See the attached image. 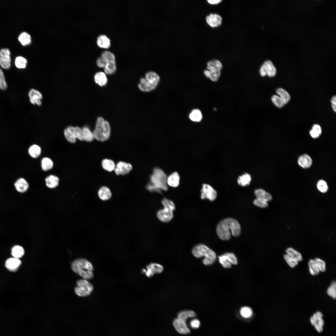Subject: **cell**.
<instances>
[{
	"mask_svg": "<svg viewBox=\"0 0 336 336\" xmlns=\"http://www.w3.org/2000/svg\"><path fill=\"white\" fill-rule=\"evenodd\" d=\"M145 78L148 82L156 86L160 80L159 76L156 72L152 71L146 72Z\"/></svg>",
	"mask_w": 336,
	"mask_h": 336,
	"instance_id": "cell-27",
	"label": "cell"
},
{
	"mask_svg": "<svg viewBox=\"0 0 336 336\" xmlns=\"http://www.w3.org/2000/svg\"><path fill=\"white\" fill-rule=\"evenodd\" d=\"M18 39L23 45L29 44L31 42L30 35L26 32H23L21 33L18 36Z\"/></svg>",
	"mask_w": 336,
	"mask_h": 336,
	"instance_id": "cell-39",
	"label": "cell"
},
{
	"mask_svg": "<svg viewBox=\"0 0 336 336\" xmlns=\"http://www.w3.org/2000/svg\"><path fill=\"white\" fill-rule=\"evenodd\" d=\"M74 272L86 280L91 279L93 277V266L91 262L86 259L79 258L74 259L71 264Z\"/></svg>",
	"mask_w": 336,
	"mask_h": 336,
	"instance_id": "cell-3",
	"label": "cell"
},
{
	"mask_svg": "<svg viewBox=\"0 0 336 336\" xmlns=\"http://www.w3.org/2000/svg\"><path fill=\"white\" fill-rule=\"evenodd\" d=\"M7 85L5 81L3 73L0 68V89L2 90H6Z\"/></svg>",
	"mask_w": 336,
	"mask_h": 336,
	"instance_id": "cell-52",
	"label": "cell"
},
{
	"mask_svg": "<svg viewBox=\"0 0 336 336\" xmlns=\"http://www.w3.org/2000/svg\"><path fill=\"white\" fill-rule=\"evenodd\" d=\"M161 203L163 208L157 211V217L161 222H170L174 217L173 212L175 209V204L172 201L166 198L162 199Z\"/></svg>",
	"mask_w": 336,
	"mask_h": 336,
	"instance_id": "cell-6",
	"label": "cell"
},
{
	"mask_svg": "<svg viewBox=\"0 0 336 336\" xmlns=\"http://www.w3.org/2000/svg\"><path fill=\"white\" fill-rule=\"evenodd\" d=\"M102 166L104 169L109 171L114 170L115 167V163L113 161L107 159L102 160Z\"/></svg>",
	"mask_w": 336,
	"mask_h": 336,
	"instance_id": "cell-40",
	"label": "cell"
},
{
	"mask_svg": "<svg viewBox=\"0 0 336 336\" xmlns=\"http://www.w3.org/2000/svg\"><path fill=\"white\" fill-rule=\"evenodd\" d=\"M277 93L279 96V97L282 100L285 104H287L290 99V96L289 94L284 89L282 88H278L276 90Z\"/></svg>",
	"mask_w": 336,
	"mask_h": 336,
	"instance_id": "cell-41",
	"label": "cell"
},
{
	"mask_svg": "<svg viewBox=\"0 0 336 336\" xmlns=\"http://www.w3.org/2000/svg\"><path fill=\"white\" fill-rule=\"evenodd\" d=\"M313 260L320 272H324L326 271V264L323 260L318 258H315Z\"/></svg>",
	"mask_w": 336,
	"mask_h": 336,
	"instance_id": "cell-44",
	"label": "cell"
},
{
	"mask_svg": "<svg viewBox=\"0 0 336 336\" xmlns=\"http://www.w3.org/2000/svg\"><path fill=\"white\" fill-rule=\"evenodd\" d=\"M271 100L274 104L278 108H282L285 104L281 98L277 95H273L271 98Z\"/></svg>",
	"mask_w": 336,
	"mask_h": 336,
	"instance_id": "cell-50",
	"label": "cell"
},
{
	"mask_svg": "<svg viewBox=\"0 0 336 336\" xmlns=\"http://www.w3.org/2000/svg\"><path fill=\"white\" fill-rule=\"evenodd\" d=\"M240 313L242 317L244 318H247L252 316L253 311L250 307L248 306H244L241 308Z\"/></svg>",
	"mask_w": 336,
	"mask_h": 336,
	"instance_id": "cell-47",
	"label": "cell"
},
{
	"mask_svg": "<svg viewBox=\"0 0 336 336\" xmlns=\"http://www.w3.org/2000/svg\"><path fill=\"white\" fill-rule=\"evenodd\" d=\"M200 198L202 199L205 198L212 201L216 198L217 192L210 185L204 184H203L201 189Z\"/></svg>",
	"mask_w": 336,
	"mask_h": 336,
	"instance_id": "cell-11",
	"label": "cell"
},
{
	"mask_svg": "<svg viewBox=\"0 0 336 336\" xmlns=\"http://www.w3.org/2000/svg\"><path fill=\"white\" fill-rule=\"evenodd\" d=\"M138 86L140 91L144 92L151 91L155 89L157 87L156 86L148 82L145 78L143 77L140 79Z\"/></svg>",
	"mask_w": 336,
	"mask_h": 336,
	"instance_id": "cell-20",
	"label": "cell"
},
{
	"mask_svg": "<svg viewBox=\"0 0 336 336\" xmlns=\"http://www.w3.org/2000/svg\"><path fill=\"white\" fill-rule=\"evenodd\" d=\"M132 169V166L130 164L120 161L116 164L114 170L117 175H125L128 173Z\"/></svg>",
	"mask_w": 336,
	"mask_h": 336,
	"instance_id": "cell-15",
	"label": "cell"
},
{
	"mask_svg": "<svg viewBox=\"0 0 336 336\" xmlns=\"http://www.w3.org/2000/svg\"><path fill=\"white\" fill-rule=\"evenodd\" d=\"M200 325V321L198 319L192 320L190 323V327L193 329H196L199 328Z\"/></svg>",
	"mask_w": 336,
	"mask_h": 336,
	"instance_id": "cell-55",
	"label": "cell"
},
{
	"mask_svg": "<svg viewBox=\"0 0 336 336\" xmlns=\"http://www.w3.org/2000/svg\"><path fill=\"white\" fill-rule=\"evenodd\" d=\"M163 267L160 264L152 263L149 264L147 266L145 274L147 276L151 277L156 273H161L163 270Z\"/></svg>",
	"mask_w": 336,
	"mask_h": 336,
	"instance_id": "cell-17",
	"label": "cell"
},
{
	"mask_svg": "<svg viewBox=\"0 0 336 336\" xmlns=\"http://www.w3.org/2000/svg\"><path fill=\"white\" fill-rule=\"evenodd\" d=\"M283 257L288 265L291 268H294L298 264V262L287 254H284Z\"/></svg>",
	"mask_w": 336,
	"mask_h": 336,
	"instance_id": "cell-51",
	"label": "cell"
},
{
	"mask_svg": "<svg viewBox=\"0 0 336 336\" xmlns=\"http://www.w3.org/2000/svg\"><path fill=\"white\" fill-rule=\"evenodd\" d=\"M259 73L262 77L268 75L269 77H273L276 73V69L272 62L268 60L264 62L261 67Z\"/></svg>",
	"mask_w": 336,
	"mask_h": 336,
	"instance_id": "cell-12",
	"label": "cell"
},
{
	"mask_svg": "<svg viewBox=\"0 0 336 336\" xmlns=\"http://www.w3.org/2000/svg\"><path fill=\"white\" fill-rule=\"evenodd\" d=\"M253 203L256 206L263 208L267 207L268 205V202L257 198L254 200Z\"/></svg>",
	"mask_w": 336,
	"mask_h": 336,
	"instance_id": "cell-53",
	"label": "cell"
},
{
	"mask_svg": "<svg viewBox=\"0 0 336 336\" xmlns=\"http://www.w3.org/2000/svg\"><path fill=\"white\" fill-rule=\"evenodd\" d=\"M218 257L219 262L225 268H230L232 264L236 265L238 263L237 258L232 253H226Z\"/></svg>",
	"mask_w": 336,
	"mask_h": 336,
	"instance_id": "cell-10",
	"label": "cell"
},
{
	"mask_svg": "<svg viewBox=\"0 0 336 336\" xmlns=\"http://www.w3.org/2000/svg\"><path fill=\"white\" fill-rule=\"evenodd\" d=\"M173 324L178 333L184 334L190 333V331L187 326L186 322L177 318L174 319Z\"/></svg>",
	"mask_w": 336,
	"mask_h": 336,
	"instance_id": "cell-14",
	"label": "cell"
},
{
	"mask_svg": "<svg viewBox=\"0 0 336 336\" xmlns=\"http://www.w3.org/2000/svg\"><path fill=\"white\" fill-rule=\"evenodd\" d=\"M251 178L250 175L245 173L239 176L237 179V182L242 186H245L250 184Z\"/></svg>",
	"mask_w": 336,
	"mask_h": 336,
	"instance_id": "cell-34",
	"label": "cell"
},
{
	"mask_svg": "<svg viewBox=\"0 0 336 336\" xmlns=\"http://www.w3.org/2000/svg\"><path fill=\"white\" fill-rule=\"evenodd\" d=\"M21 264V260L15 258H11L7 259L5 262L6 268L11 271H16Z\"/></svg>",
	"mask_w": 336,
	"mask_h": 336,
	"instance_id": "cell-22",
	"label": "cell"
},
{
	"mask_svg": "<svg viewBox=\"0 0 336 336\" xmlns=\"http://www.w3.org/2000/svg\"><path fill=\"white\" fill-rule=\"evenodd\" d=\"M27 60L26 59L21 56L17 57L15 60V64L19 68H24L26 67Z\"/></svg>",
	"mask_w": 336,
	"mask_h": 336,
	"instance_id": "cell-43",
	"label": "cell"
},
{
	"mask_svg": "<svg viewBox=\"0 0 336 336\" xmlns=\"http://www.w3.org/2000/svg\"><path fill=\"white\" fill-rule=\"evenodd\" d=\"M94 79L95 83L100 86H105L108 81L106 74L101 71L97 72L95 74Z\"/></svg>",
	"mask_w": 336,
	"mask_h": 336,
	"instance_id": "cell-25",
	"label": "cell"
},
{
	"mask_svg": "<svg viewBox=\"0 0 336 336\" xmlns=\"http://www.w3.org/2000/svg\"><path fill=\"white\" fill-rule=\"evenodd\" d=\"M167 177L165 172L160 168H155L150 176V182L146 188L150 192L161 193V190L168 189L167 180Z\"/></svg>",
	"mask_w": 336,
	"mask_h": 336,
	"instance_id": "cell-2",
	"label": "cell"
},
{
	"mask_svg": "<svg viewBox=\"0 0 336 336\" xmlns=\"http://www.w3.org/2000/svg\"><path fill=\"white\" fill-rule=\"evenodd\" d=\"M28 152L31 157L34 158H37L40 155L41 149L38 145L33 144L29 147Z\"/></svg>",
	"mask_w": 336,
	"mask_h": 336,
	"instance_id": "cell-33",
	"label": "cell"
},
{
	"mask_svg": "<svg viewBox=\"0 0 336 336\" xmlns=\"http://www.w3.org/2000/svg\"><path fill=\"white\" fill-rule=\"evenodd\" d=\"M287 254L291 257L298 262L301 261L303 258L301 254L292 247H289L286 249Z\"/></svg>",
	"mask_w": 336,
	"mask_h": 336,
	"instance_id": "cell-35",
	"label": "cell"
},
{
	"mask_svg": "<svg viewBox=\"0 0 336 336\" xmlns=\"http://www.w3.org/2000/svg\"><path fill=\"white\" fill-rule=\"evenodd\" d=\"M41 165L42 170L46 171L51 169L53 166L54 164L50 158L45 157L42 159Z\"/></svg>",
	"mask_w": 336,
	"mask_h": 336,
	"instance_id": "cell-38",
	"label": "cell"
},
{
	"mask_svg": "<svg viewBox=\"0 0 336 336\" xmlns=\"http://www.w3.org/2000/svg\"><path fill=\"white\" fill-rule=\"evenodd\" d=\"M96 63L97 66L100 68H104L105 65V61L101 55L97 58Z\"/></svg>",
	"mask_w": 336,
	"mask_h": 336,
	"instance_id": "cell-56",
	"label": "cell"
},
{
	"mask_svg": "<svg viewBox=\"0 0 336 336\" xmlns=\"http://www.w3.org/2000/svg\"><path fill=\"white\" fill-rule=\"evenodd\" d=\"M206 68L207 69L203 72L205 76L213 82L217 81L221 76L222 68L221 62L216 59L209 61L207 63Z\"/></svg>",
	"mask_w": 336,
	"mask_h": 336,
	"instance_id": "cell-7",
	"label": "cell"
},
{
	"mask_svg": "<svg viewBox=\"0 0 336 336\" xmlns=\"http://www.w3.org/2000/svg\"><path fill=\"white\" fill-rule=\"evenodd\" d=\"M189 118L193 121L199 122L202 119V115L201 111L198 109L193 110L189 114Z\"/></svg>",
	"mask_w": 336,
	"mask_h": 336,
	"instance_id": "cell-36",
	"label": "cell"
},
{
	"mask_svg": "<svg viewBox=\"0 0 336 336\" xmlns=\"http://www.w3.org/2000/svg\"><path fill=\"white\" fill-rule=\"evenodd\" d=\"M217 233L218 237L223 240L230 239L231 235L238 236L240 234L241 228L239 223L236 220L231 218L225 219L217 225Z\"/></svg>",
	"mask_w": 336,
	"mask_h": 336,
	"instance_id": "cell-1",
	"label": "cell"
},
{
	"mask_svg": "<svg viewBox=\"0 0 336 336\" xmlns=\"http://www.w3.org/2000/svg\"><path fill=\"white\" fill-rule=\"evenodd\" d=\"M0 57L3 60L10 62V52L7 48H3L0 50Z\"/></svg>",
	"mask_w": 336,
	"mask_h": 336,
	"instance_id": "cell-46",
	"label": "cell"
},
{
	"mask_svg": "<svg viewBox=\"0 0 336 336\" xmlns=\"http://www.w3.org/2000/svg\"><path fill=\"white\" fill-rule=\"evenodd\" d=\"M10 62L3 60L0 57V65L3 68L8 69L10 68L11 64Z\"/></svg>",
	"mask_w": 336,
	"mask_h": 336,
	"instance_id": "cell-57",
	"label": "cell"
},
{
	"mask_svg": "<svg viewBox=\"0 0 336 336\" xmlns=\"http://www.w3.org/2000/svg\"><path fill=\"white\" fill-rule=\"evenodd\" d=\"M28 96L30 102L32 104L39 106L41 105L42 95L39 91L32 89L29 92Z\"/></svg>",
	"mask_w": 336,
	"mask_h": 336,
	"instance_id": "cell-18",
	"label": "cell"
},
{
	"mask_svg": "<svg viewBox=\"0 0 336 336\" xmlns=\"http://www.w3.org/2000/svg\"><path fill=\"white\" fill-rule=\"evenodd\" d=\"M331 101V102L333 110L336 111V97L334 96L332 98Z\"/></svg>",
	"mask_w": 336,
	"mask_h": 336,
	"instance_id": "cell-58",
	"label": "cell"
},
{
	"mask_svg": "<svg viewBox=\"0 0 336 336\" xmlns=\"http://www.w3.org/2000/svg\"><path fill=\"white\" fill-rule=\"evenodd\" d=\"M317 187L320 191L323 193H326L329 189L326 182L323 180H320L318 181Z\"/></svg>",
	"mask_w": 336,
	"mask_h": 336,
	"instance_id": "cell-48",
	"label": "cell"
},
{
	"mask_svg": "<svg viewBox=\"0 0 336 336\" xmlns=\"http://www.w3.org/2000/svg\"><path fill=\"white\" fill-rule=\"evenodd\" d=\"M321 133V128L320 126L318 124H314L310 131V134L311 136L314 138H316L319 137Z\"/></svg>",
	"mask_w": 336,
	"mask_h": 336,
	"instance_id": "cell-42",
	"label": "cell"
},
{
	"mask_svg": "<svg viewBox=\"0 0 336 336\" xmlns=\"http://www.w3.org/2000/svg\"><path fill=\"white\" fill-rule=\"evenodd\" d=\"M97 195L100 199L103 201H106L110 200L112 196L110 189L105 186H102L99 189Z\"/></svg>",
	"mask_w": 336,
	"mask_h": 336,
	"instance_id": "cell-23",
	"label": "cell"
},
{
	"mask_svg": "<svg viewBox=\"0 0 336 336\" xmlns=\"http://www.w3.org/2000/svg\"><path fill=\"white\" fill-rule=\"evenodd\" d=\"M74 133L76 139L82 141V134L81 128L78 126L74 127Z\"/></svg>",
	"mask_w": 336,
	"mask_h": 336,
	"instance_id": "cell-54",
	"label": "cell"
},
{
	"mask_svg": "<svg viewBox=\"0 0 336 336\" xmlns=\"http://www.w3.org/2000/svg\"><path fill=\"white\" fill-rule=\"evenodd\" d=\"M111 128L109 123L103 118H97L95 128L93 132L95 138L100 141H104L110 137Z\"/></svg>",
	"mask_w": 336,
	"mask_h": 336,
	"instance_id": "cell-5",
	"label": "cell"
},
{
	"mask_svg": "<svg viewBox=\"0 0 336 336\" xmlns=\"http://www.w3.org/2000/svg\"><path fill=\"white\" fill-rule=\"evenodd\" d=\"M77 286L74 288V292L78 296L85 297L90 295L92 292L93 287L91 283L87 280L83 279L77 281Z\"/></svg>",
	"mask_w": 336,
	"mask_h": 336,
	"instance_id": "cell-9",
	"label": "cell"
},
{
	"mask_svg": "<svg viewBox=\"0 0 336 336\" xmlns=\"http://www.w3.org/2000/svg\"><path fill=\"white\" fill-rule=\"evenodd\" d=\"M14 185L17 191L21 193L26 192L29 187L28 182L25 179L22 177L17 179Z\"/></svg>",
	"mask_w": 336,
	"mask_h": 336,
	"instance_id": "cell-21",
	"label": "cell"
},
{
	"mask_svg": "<svg viewBox=\"0 0 336 336\" xmlns=\"http://www.w3.org/2000/svg\"><path fill=\"white\" fill-rule=\"evenodd\" d=\"M299 165L304 169H307L311 166L312 163L311 157L307 154H303L300 156L298 159Z\"/></svg>",
	"mask_w": 336,
	"mask_h": 336,
	"instance_id": "cell-24",
	"label": "cell"
},
{
	"mask_svg": "<svg viewBox=\"0 0 336 336\" xmlns=\"http://www.w3.org/2000/svg\"><path fill=\"white\" fill-rule=\"evenodd\" d=\"M24 253L23 248L19 245L14 246L12 249L11 254L15 258L19 259L21 257L24 255Z\"/></svg>",
	"mask_w": 336,
	"mask_h": 336,
	"instance_id": "cell-37",
	"label": "cell"
},
{
	"mask_svg": "<svg viewBox=\"0 0 336 336\" xmlns=\"http://www.w3.org/2000/svg\"><path fill=\"white\" fill-rule=\"evenodd\" d=\"M59 182V178L54 175H50L45 179L46 185L49 189H54L58 187Z\"/></svg>",
	"mask_w": 336,
	"mask_h": 336,
	"instance_id": "cell-26",
	"label": "cell"
},
{
	"mask_svg": "<svg viewBox=\"0 0 336 336\" xmlns=\"http://www.w3.org/2000/svg\"><path fill=\"white\" fill-rule=\"evenodd\" d=\"M323 315L320 311H318L314 313L310 319L311 324L314 326L315 329L319 332L320 333L323 329L324 325V321L322 319Z\"/></svg>",
	"mask_w": 336,
	"mask_h": 336,
	"instance_id": "cell-13",
	"label": "cell"
},
{
	"mask_svg": "<svg viewBox=\"0 0 336 336\" xmlns=\"http://www.w3.org/2000/svg\"><path fill=\"white\" fill-rule=\"evenodd\" d=\"M196 316V313L192 310H184L180 312L178 314L177 318L185 322L189 318H193Z\"/></svg>",
	"mask_w": 336,
	"mask_h": 336,
	"instance_id": "cell-32",
	"label": "cell"
},
{
	"mask_svg": "<svg viewBox=\"0 0 336 336\" xmlns=\"http://www.w3.org/2000/svg\"><path fill=\"white\" fill-rule=\"evenodd\" d=\"M256 198L268 202L272 198L271 195L262 189H258L254 191Z\"/></svg>",
	"mask_w": 336,
	"mask_h": 336,
	"instance_id": "cell-29",
	"label": "cell"
},
{
	"mask_svg": "<svg viewBox=\"0 0 336 336\" xmlns=\"http://www.w3.org/2000/svg\"><path fill=\"white\" fill-rule=\"evenodd\" d=\"M180 180V177L178 173L177 172H174L167 177V184L171 187H177L179 185Z\"/></svg>",
	"mask_w": 336,
	"mask_h": 336,
	"instance_id": "cell-28",
	"label": "cell"
},
{
	"mask_svg": "<svg viewBox=\"0 0 336 336\" xmlns=\"http://www.w3.org/2000/svg\"><path fill=\"white\" fill-rule=\"evenodd\" d=\"M328 295L333 298L335 299L336 297V283L335 281H333L327 290Z\"/></svg>",
	"mask_w": 336,
	"mask_h": 336,
	"instance_id": "cell-49",
	"label": "cell"
},
{
	"mask_svg": "<svg viewBox=\"0 0 336 336\" xmlns=\"http://www.w3.org/2000/svg\"><path fill=\"white\" fill-rule=\"evenodd\" d=\"M82 141L90 142L92 141L95 138L93 132H92L90 128L87 126H85L82 128Z\"/></svg>",
	"mask_w": 336,
	"mask_h": 336,
	"instance_id": "cell-31",
	"label": "cell"
},
{
	"mask_svg": "<svg viewBox=\"0 0 336 336\" xmlns=\"http://www.w3.org/2000/svg\"><path fill=\"white\" fill-rule=\"evenodd\" d=\"M101 56L105 62L104 72L108 75L114 73L116 69L115 57L114 54L110 51L105 50L102 52Z\"/></svg>",
	"mask_w": 336,
	"mask_h": 336,
	"instance_id": "cell-8",
	"label": "cell"
},
{
	"mask_svg": "<svg viewBox=\"0 0 336 336\" xmlns=\"http://www.w3.org/2000/svg\"><path fill=\"white\" fill-rule=\"evenodd\" d=\"M96 42L100 48L107 49L111 45V41L109 38L106 35L102 34L97 38Z\"/></svg>",
	"mask_w": 336,
	"mask_h": 336,
	"instance_id": "cell-19",
	"label": "cell"
},
{
	"mask_svg": "<svg viewBox=\"0 0 336 336\" xmlns=\"http://www.w3.org/2000/svg\"><path fill=\"white\" fill-rule=\"evenodd\" d=\"M206 20L209 26L214 28L218 27L221 25L222 18L218 14L211 13L206 16Z\"/></svg>",
	"mask_w": 336,
	"mask_h": 336,
	"instance_id": "cell-16",
	"label": "cell"
},
{
	"mask_svg": "<svg viewBox=\"0 0 336 336\" xmlns=\"http://www.w3.org/2000/svg\"><path fill=\"white\" fill-rule=\"evenodd\" d=\"M65 137L67 140L70 142L74 143L76 142V138L74 133V127L70 126L65 128L64 131Z\"/></svg>",
	"mask_w": 336,
	"mask_h": 336,
	"instance_id": "cell-30",
	"label": "cell"
},
{
	"mask_svg": "<svg viewBox=\"0 0 336 336\" xmlns=\"http://www.w3.org/2000/svg\"><path fill=\"white\" fill-rule=\"evenodd\" d=\"M192 253L194 256L197 258L204 257L203 262L206 265L212 264L216 259V255L215 252L203 244H200L195 245L192 249Z\"/></svg>",
	"mask_w": 336,
	"mask_h": 336,
	"instance_id": "cell-4",
	"label": "cell"
},
{
	"mask_svg": "<svg viewBox=\"0 0 336 336\" xmlns=\"http://www.w3.org/2000/svg\"><path fill=\"white\" fill-rule=\"evenodd\" d=\"M208 2L211 4H217L222 1L221 0H208Z\"/></svg>",
	"mask_w": 336,
	"mask_h": 336,
	"instance_id": "cell-59",
	"label": "cell"
},
{
	"mask_svg": "<svg viewBox=\"0 0 336 336\" xmlns=\"http://www.w3.org/2000/svg\"><path fill=\"white\" fill-rule=\"evenodd\" d=\"M308 265L309 272L312 275L315 276L319 274L320 271L316 266L313 259H310L308 262Z\"/></svg>",
	"mask_w": 336,
	"mask_h": 336,
	"instance_id": "cell-45",
	"label": "cell"
}]
</instances>
